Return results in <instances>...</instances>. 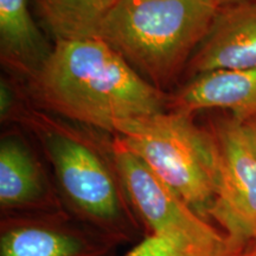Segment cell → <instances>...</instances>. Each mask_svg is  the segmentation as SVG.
<instances>
[{
	"mask_svg": "<svg viewBox=\"0 0 256 256\" xmlns=\"http://www.w3.org/2000/svg\"><path fill=\"white\" fill-rule=\"evenodd\" d=\"M31 84L51 110L112 133L120 124L168 110V96L101 38L55 42Z\"/></svg>",
	"mask_w": 256,
	"mask_h": 256,
	"instance_id": "cell-1",
	"label": "cell"
},
{
	"mask_svg": "<svg viewBox=\"0 0 256 256\" xmlns=\"http://www.w3.org/2000/svg\"><path fill=\"white\" fill-rule=\"evenodd\" d=\"M217 10L211 0H119L98 38L164 92L185 72Z\"/></svg>",
	"mask_w": 256,
	"mask_h": 256,
	"instance_id": "cell-2",
	"label": "cell"
},
{
	"mask_svg": "<svg viewBox=\"0 0 256 256\" xmlns=\"http://www.w3.org/2000/svg\"><path fill=\"white\" fill-rule=\"evenodd\" d=\"M115 134L198 215L210 220L220 185V150L212 132L197 127L192 116L166 110L120 124Z\"/></svg>",
	"mask_w": 256,
	"mask_h": 256,
	"instance_id": "cell-3",
	"label": "cell"
},
{
	"mask_svg": "<svg viewBox=\"0 0 256 256\" xmlns=\"http://www.w3.org/2000/svg\"><path fill=\"white\" fill-rule=\"evenodd\" d=\"M40 142L63 200L83 226L114 244L134 242L142 226L130 206L113 159L78 134L42 127Z\"/></svg>",
	"mask_w": 256,
	"mask_h": 256,
	"instance_id": "cell-4",
	"label": "cell"
},
{
	"mask_svg": "<svg viewBox=\"0 0 256 256\" xmlns=\"http://www.w3.org/2000/svg\"><path fill=\"white\" fill-rule=\"evenodd\" d=\"M110 151L124 194L146 235L171 236L203 246L222 244L229 234L198 215L116 136Z\"/></svg>",
	"mask_w": 256,
	"mask_h": 256,
	"instance_id": "cell-5",
	"label": "cell"
},
{
	"mask_svg": "<svg viewBox=\"0 0 256 256\" xmlns=\"http://www.w3.org/2000/svg\"><path fill=\"white\" fill-rule=\"evenodd\" d=\"M218 145L220 185L210 212L226 234L256 241V153L241 121H220L212 130Z\"/></svg>",
	"mask_w": 256,
	"mask_h": 256,
	"instance_id": "cell-6",
	"label": "cell"
},
{
	"mask_svg": "<svg viewBox=\"0 0 256 256\" xmlns=\"http://www.w3.org/2000/svg\"><path fill=\"white\" fill-rule=\"evenodd\" d=\"M116 244L64 212L2 216L0 256H110Z\"/></svg>",
	"mask_w": 256,
	"mask_h": 256,
	"instance_id": "cell-7",
	"label": "cell"
},
{
	"mask_svg": "<svg viewBox=\"0 0 256 256\" xmlns=\"http://www.w3.org/2000/svg\"><path fill=\"white\" fill-rule=\"evenodd\" d=\"M256 68V2L220 6L185 72L192 78L215 70Z\"/></svg>",
	"mask_w": 256,
	"mask_h": 256,
	"instance_id": "cell-8",
	"label": "cell"
},
{
	"mask_svg": "<svg viewBox=\"0 0 256 256\" xmlns=\"http://www.w3.org/2000/svg\"><path fill=\"white\" fill-rule=\"evenodd\" d=\"M0 206L2 216L64 212L40 160L14 134L0 142Z\"/></svg>",
	"mask_w": 256,
	"mask_h": 256,
	"instance_id": "cell-9",
	"label": "cell"
},
{
	"mask_svg": "<svg viewBox=\"0 0 256 256\" xmlns=\"http://www.w3.org/2000/svg\"><path fill=\"white\" fill-rule=\"evenodd\" d=\"M212 108L230 110L241 122L256 115V68L200 74L168 98L170 112L188 116Z\"/></svg>",
	"mask_w": 256,
	"mask_h": 256,
	"instance_id": "cell-10",
	"label": "cell"
},
{
	"mask_svg": "<svg viewBox=\"0 0 256 256\" xmlns=\"http://www.w3.org/2000/svg\"><path fill=\"white\" fill-rule=\"evenodd\" d=\"M51 51L52 48L34 20L28 0H0L2 62L31 80Z\"/></svg>",
	"mask_w": 256,
	"mask_h": 256,
	"instance_id": "cell-11",
	"label": "cell"
},
{
	"mask_svg": "<svg viewBox=\"0 0 256 256\" xmlns=\"http://www.w3.org/2000/svg\"><path fill=\"white\" fill-rule=\"evenodd\" d=\"M44 24L58 40L98 38L101 25L119 0H34Z\"/></svg>",
	"mask_w": 256,
	"mask_h": 256,
	"instance_id": "cell-12",
	"label": "cell"
},
{
	"mask_svg": "<svg viewBox=\"0 0 256 256\" xmlns=\"http://www.w3.org/2000/svg\"><path fill=\"white\" fill-rule=\"evenodd\" d=\"M247 242L229 234L222 244L203 246L171 236L145 235L124 256H240Z\"/></svg>",
	"mask_w": 256,
	"mask_h": 256,
	"instance_id": "cell-13",
	"label": "cell"
},
{
	"mask_svg": "<svg viewBox=\"0 0 256 256\" xmlns=\"http://www.w3.org/2000/svg\"><path fill=\"white\" fill-rule=\"evenodd\" d=\"M14 89L8 81L2 78L0 82V118L2 121H6L14 113Z\"/></svg>",
	"mask_w": 256,
	"mask_h": 256,
	"instance_id": "cell-14",
	"label": "cell"
},
{
	"mask_svg": "<svg viewBox=\"0 0 256 256\" xmlns=\"http://www.w3.org/2000/svg\"><path fill=\"white\" fill-rule=\"evenodd\" d=\"M242 124L244 127L246 133H247L249 142H250L252 148L256 153V115L243 121Z\"/></svg>",
	"mask_w": 256,
	"mask_h": 256,
	"instance_id": "cell-15",
	"label": "cell"
},
{
	"mask_svg": "<svg viewBox=\"0 0 256 256\" xmlns=\"http://www.w3.org/2000/svg\"><path fill=\"white\" fill-rule=\"evenodd\" d=\"M240 256H256V241L248 242Z\"/></svg>",
	"mask_w": 256,
	"mask_h": 256,
	"instance_id": "cell-16",
	"label": "cell"
},
{
	"mask_svg": "<svg viewBox=\"0 0 256 256\" xmlns=\"http://www.w3.org/2000/svg\"><path fill=\"white\" fill-rule=\"evenodd\" d=\"M214 4H216L218 8L226 5L232 4H238V2H256V0H211Z\"/></svg>",
	"mask_w": 256,
	"mask_h": 256,
	"instance_id": "cell-17",
	"label": "cell"
}]
</instances>
